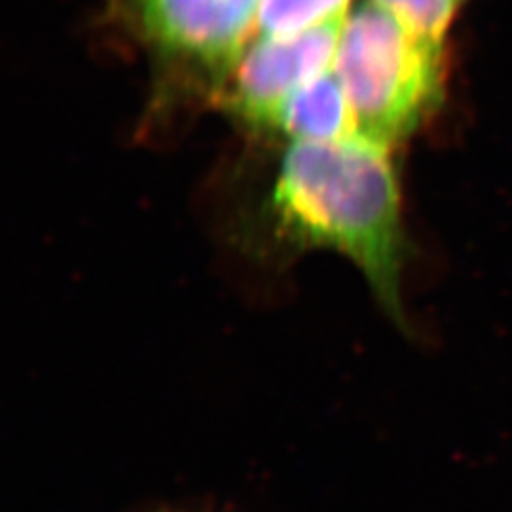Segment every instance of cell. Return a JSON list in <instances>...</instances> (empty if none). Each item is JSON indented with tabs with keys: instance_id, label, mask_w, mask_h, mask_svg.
I'll return each mask as SVG.
<instances>
[{
	"instance_id": "1",
	"label": "cell",
	"mask_w": 512,
	"mask_h": 512,
	"mask_svg": "<svg viewBox=\"0 0 512 512\" xmlns=\"http://www.w3.org/2000/svg\"><path fill=\"white\" fill-rule=\"evenodd\" d=\"M266 220L285 255L321 249L348 258L403 323L406 241L393 148L359 135L293 141L266 200Z\"/></svg>"
},
{
	"instance_id": "2",
	"label": "cell",
	"mask_w": 512,
	"mask_h": 512,
	"mask_svg": "<svg viewBox=\"0 0 512 512\" xmlns=\"http://www.w3.org/2000/svg\"><path fill=\"white\" fill-rule=\"evenodd\" d=\"M442 46L372 0L349 14L334 73L348 95L359 137L393 148L439 109Z\"/></svg>"
},
{
	"instance_id": "3",
	"label": "cell",
	"mask_w": 512,
	"mask_h": 512,
	"mask_svg": "<svg viewBox=\"0 0 512 512\" xmlns=\"http://www.w3.org/2000/svg\"><path fill=\"white\" fill-rule=\"evenodd\" d=\"M160 54L228 76L247 46L256 10L241 0H112Z\"/></svg>"
},
{
	"instance_id": "4",
	"label": "cell",
	"mask_w": 512,
	"mask_h": 512,
	"mask_svg": "<svg viewBox=\"0 0 512 512\" xmlns=\"http://www.w3.org/2000/svg\"><path fill=\"white\" fill-rule=\"evenodd\" d=\"M346 18L330 19L291 37H256L228 73L224 103L258 128H272L281 105L334 67Z\"/></svg>"
},
{
	"instance_id": "5",
	"label": "cell",
	"mask_w": 512,
	"mask_h": 512,
	"mask_svg": "<svg viewBox=\"0 0 512 512\" xmlns=\"http://www.w3.org/2000/svg\"><path fill=\"white\" fill-rule=\"evenodd\" d=\"M272 128L293 137V141L355 137V116L334 67L294 92L277 110Z\"/></svg>"
},
{
	"instance_id": "6",
	"label": "cell",
	"mask_w": 512,
	"mask_h": 512,
	"mask_svg": "<svg viewBox=\"0 0 512 512\" xmlns=\"http://www.w3.org/2000/svg\"><path fill=\"white\" fill-rule=\"evenodd\" d=\"M349 0H260L256 37H291L330 19L346 18Z\"/></svg>"
},
{
	"instance_id": "7",
	"label": "cell",
	"mask_w": 512,
	"mask_h": 512,
	"mask_svg": "<svg viewBox=\"0 0 512 512\" xmlns=\"http://www.w3.org/2000/svg\"><path fill=\"white\" fill-rule=\"evenodd\" d=\"M412 31L433 42L444 44V37L467 0H372Z\"/></svg>"
},
{
	"instance_id": "8",
	"label": "cell",
	"mask_w": 512,
	"mask_h": 512,
	"mask_svg": "<svg viewBox=\"0 0 512 512\" xmlns=\"http://www.w3.org/2000/svg\"><path fill=\"white\" fill-rule=\"evenodd\" d=\"M241 2H245L247 6H251V8H255L256 12H258V4H260V0H241Z\"/></svg>"
}]
</instances>
